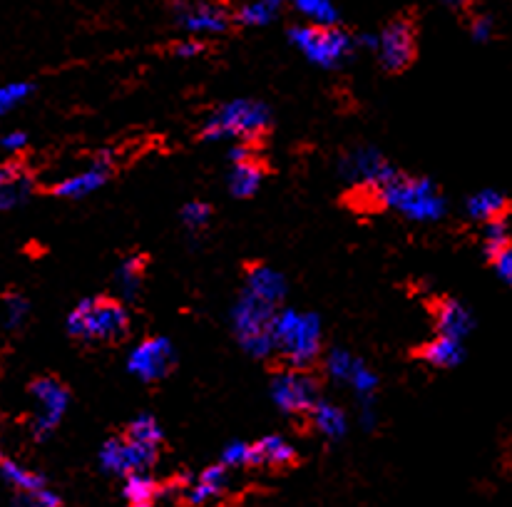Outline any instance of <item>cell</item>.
Segmentation results:
<instances>
[{"instance_id": "1", "label": "cell", "mask_w": 512, "mask_h": 507, "mask_svg": "<svg viewBox=\"0 0 512 507\" xmlns=\"http://www.w3.org/2000/svg\"><path fill=\"white\" fill-rule=\"evenodd\" d=\"M368 197L376 199L378 207L391 209V212L401 214L408 222L418 224L438 222L448 212V202L440 194L438 184L433 179L413 177V174L396 172Z\"/></svg>"}, {"instance_id": "2", "label": "cell", "mask_w": 512, "mask_h": 507, "mask_svg": "<svg viewBox=\"0 0 512 507\" xmlns=\"http://www.w3.org/2000/svg\"><path fill=\"white\" fill-rule=\"evenodd\" d=\"M321 336H324V326H321L319 316L311 311H274L271 341H274V353H279L286 368L309 371L316 358L321 356Z\"/></svg>"}, {"instance_id": "3", "label": "cell", "mask_w": 512, "mask_h": 507, "mask_svg": "<svg viewBox=\"0 0 512 507\" xmlns=\"http://www.w3.org/2000/svg\"><path fill=\"white\" fill-rule=\"evenodd\" d=\"M68 334L85 343H112L130 334V314L125 304L105 296H87L68 314Z\"/></svg>"}, {"instance_id": "4", "label": "cell", "mask_w": 512, "mask_h": 507, "mask_svg": "<svg viewBox=\"0 0 512 507\" xmlns=\"http://www.w3.org/2000/svg\"><path fill=\"white\" fill-rule=\"evenodd\" d=\"M271 127V107L259 100H239L224 102L219 105L212 115L204 120L202 125V140L204 142H219V140H237L249 142L264 137Z\"/></svg>"}, {"instance_id": "5", "label": "cell", "mask_w": 512, "mask_h": 507, "mask_svg": "<svg viewBox=\"0 0 512 507\" xmlns=\"http://www.w3.org/2000/svg\"><path fill=\"white\" fill-rule=\"evenodd\" d=\"M289 40L309 63L324 70H336L353 58L356 40L336 25H294Z\"/></svg>"}, {"instance_id": "6", "label": "cell", "mask_w": 512, "mask_h": 507, "mask_svg": "<svg viewBox=\"0 0 512 507\" xmlns=\"http://www.w3.org/2000/svg\"><path fill=\"white\" fill-rule=\"evenodd\" d=\"M274 306L264 304L249 294L247 289L239 294L232 306V329L239 346L252 358L274 356V341H271V319H274Z\"/></svg>"}, {"instance_id": "7", "label": "cell", "mask_w": 512, "mask_h": 507, "mask_svg": "<svg viewBox=\"0 0 512 507\" xmlns=\"http://www.w3.org/2000/svg\"><path fill=\"white\" fill-rule=\"evenodd\" d=\"M30 398L35 403L33 435L38 440H48L63 423L70 408V388L55 376H40L30 383Z\"/></svg>"}, {"instance_id": "8", "label": "cell", "mask_w": 512, "mask_h": 507, "mask_svg": "<svg viewBox=\"0 0 512 507\" xmlns=\"http://www.w3.org/2000/svg\"><path fill=\"white\" fill-rule=\"evenodd\" d=\"M321 398V386L309 371L286 368L271 378V401L289 416H309Z\"/></svg>"}, {"instance_id": "9", "label": "cell", "mask_w": 512, "mask_h": 507, "mask_svg": "<svg viewBox=\"0 0 512 507\" xmlns=\"http://www.w3.org/2000/svg\"><path fill=\"white\" fill-rule=\"evenodd\" d=\"M341 177L358 189L361 194H373L381 184H386L398 172L376 147H356L339 162Z\"/></svg>"}, {"instance_id": "10", "label": "cell", "mask_w": 512, "mask_h": 507, "mask_svg": "<svg viewBox=\"0 0 512 507\" xmlns=\"http://www.w3.org/2000/svg\"><path fill=\"white\" fill-rule=\"evenodd\" d=\"M416 25L411 18H396L376 35V55L386 73H403L416 60Z\"/></svg>"}, {"instance_id": "11", "label": "cell", "mask_w": 512, "mask_h": 507, "mask_svg": "<svg viewBox=\"0 0 512 507\" xmlns=\"http://www.w3.org/2000/svg\"><path fill=\"white\" fill-rule=\"evenodd\" d=\"M160 448L137 443L130 438H107L100 448V468L105 473L127 478L132 473H147L157 463Z\"/></svg>"}, {"instance_id": "12", "label": "cell", "mask_w": 512, "mask_h": 507, "mask_svg": "<svg viewBox=\"0 0 512 507\" xmlns=\"http://www.w3.org/2000/svg\"><path fill=\"white\" fill-rule=\"evenodd\" d=\"M177 363V348L170 338L152 336L137 343L127 356V371L142 383H157L170 376Z\"/></svg>"}, {"instance_id": "13", "label": "cell", "mask_w": 512, "mask_h": 507, "mask_svg": "<svg viewBox=\"0 0 512 507\" xmlns=\"http://www.w3.org/2000/svg\"><path fill=\"white\" fill-rule=\"evenodd\" d=\"M110 174L112 155L110 152H100L85 169L70 174V177L58 179V182L50 187V192L58 199H85L90 197V194H95L97 189L105 187V184L110 182Z\"/></svg>"}, {"instance_id": "14", "label": "cell", "mask_w": 512, "mask_h": 507, "mask_svg": "<svg viewBox=\"0 0 512 507\" xmlns=\"http://www.w3.org/2000/svg\"><path fill=\"white\" fill-rule=\"evenodd\" d=\"M174 18H177L179 28L192 35H222L227 33L229 23H232V15L219 3H212V0L177 5Z\"/></svg>"}, {"instance_id": "15", "label": "cell", "mask_w": 512, "mask_h": 507, "mask_svg": "<svg viewBox=\"0 0 512 507\" xmlns=\"http://www.w3.org/2000/svg\"><path fill=\"white\" fill-rule=\"evenodd\" d=\"M435 334L455 338V341H465L475 329V316L463 301L458 299H440L433 314Z\"/></svg>"}, {"instance_id": "16", "label": "cell", "mask_w": 512, "mask_h": 507, "mask_svg": "<svg viewBox=\"0 0 512 507\" xmlns=\"http://www.w3.org/2000/svg\"><path fill=\"white\" fill-rule=\"evenodd\" d=\"M247 291L264 301V304L279 309L284 304L286 294H289V284H286V276L276 271L274 266L252 264L247 269Z\"/></svg>"}, {"instance_id": "17", "label": "cell", "mask_w": 512, "mask_h": 507, "mask_svg": "<svg viewBox=\"0 0 512 507\" xmlns=\"http://www.w3.org/2000/svg\"><path fill=\"white\" fill-rule=\"evenodd\" d=\"M30 192H33V177L25 172L20 162L0 165V212H10L25 204Z\"/></svg>"}, {"instance_id": "18", "label": "cell", "mask_w": 512, "mask_h": 507, "mask_svg": "<svg viewBox=\"0 0 512 507\" xmlns=\"http://www.w3.org/2000/svg\"><path fill=\"white\" fill-rule=\"evenodd\" d=\"M227 470L229 468H224L222 463L204 468L202 473H199V478L192 483V488L184 493V503L189 507H204L212 503V500H217L229 485Z\"/></svg>"}, {"instance_id": "19", "label": "cell", "mask_w": 512, "mask_h": 507, "mask_svg": "<svg viewBox=\"0 0 512 507\" xmlns=\"http://www.w3.org/2000/svg\"><path fill=\"white\" fill-rule=\"evenodd\" d=\"M416 356L421 358L428 366L440 368V371H448V368L460 366L465 361V346L463 341H455V338L438 336L435 334L430 341L423 343L416 351Z\"/></svg>"}, {"instance_id": "20", "label": "cell", "mask_w": 512, "mask_h": 507, "mask_svg": "<svg viewBox=\"0 0 512 507\" xmlns=\"http://www.w3.org/2000/svg\"><path fill=\"white\" fill-rule=\"evenodd\" d=\"M254 445V468H274L284 470L299 460L296 448L281 435H266V438L256 440Z\"/></svg>"}, {"instance_id": "21", "label": "cell", "mask_w": 512, "mask_h": 507, "mask_svg": "<svg viewBox=\"0 0 512 507\" xmlns=\"http://www.w3.org/2000/svg\"><path fill=\"white\" fill-rule=\"evenodd\" d=\"M266 177V169L261 165V160L254 155L244 157V160L232 162V172H229V192L234 194L237 199H249L259 192L261 182Z\"/></svg>"}, {"instance_id": "22", "label": "cell", "mask_w": 512, "mask_h": 507, "mask_svg": "<svg viewBox=\"0 0 512 507\" xmlns=\"http://www.w3.org/2000/svg\"><path fill=\"white\" fill-rule=\"evenodd\" d=\"M145 269L147 256L142 254H127L115 269V289L122 301H135L140 296L142 286H145Z\"/></svg>"}, {"instance_id": "23", "label": "cell", "mask_w": 512, "mask_h": 507, "mask_svg": "<svg viewBox=\"0 0 512 507\" xmlns=\"http://www.w3.org/2000/svg\"><path fill=\"white\" fill-rule=\"evenodd\" d=\"M309 418H311V423H314L316 433L324 435L326 440H334L336 443V440L346 438L348 418H346V413L336 406V403L319 398V401H316V406L309 411Z\"/></svg>"}, {"instance_id": "24", "label": "cell", "mask_w": 512, "mask_h": 507, "mask_svg": "<svg viewBox=\"0 0 512 507\" xmlns=\"http://www.w3.org/2000/svg\"><path fill=\"white\" fill-rule=\"evenodd\" d=\"M465 209H468V217L473 219V222L485 224L490 222V219L508 214L510 202L503 192H498V189H480V192H475L473 197L468 199Z\"/></svg>"}, {"instance_id": "25", "label": "cell", "mask_w": 512, "mask_h": 507, "mask_svg": "<svg viewBox=\"0 0 512 507\" xmlns=\"http://www.w3.org/2000/svg\"><path fill=\"white\" fill-rule=\"evenodd\" d=\"M0 478H3L15 493H30V490H40L48 485L45 475L28 470L25 465L15 463V460L10 458H3V455H0Z\"/></svg>"}, {"instance_id": "26", "label": "cell", "mask_w": 512, "mask_h": 507, "mask_svg": "<svg viewBox=\"0 0 512 507\" xmlns=\"http://www.w3.org/2000/svg\"><path fill=\"white\" fill-rule=\"evenodd\" d=\"M483 239H485V256L488 259H493L495 254L503 252V249H510V217L508 214H503V217H495L490 219V222H485V232H483Z\"/></svg>"}, {"instance_id": "27", "label": "cell", "mask_w": 512, "mask_h": 507, "mask_svg": "<svg viewBox=\"0 0 512 507\" xmlns=\"http://www.w3.org/2000/svg\"><path fill=\"white\" fill-rule=\"evenodd\" d=\"M157 493H160V485L147 473L127 475L125 485H122V495L127 498V503H152Z\"/></svg>"}, {"instance_id": "28", "label": "cell", "mask_w": 512, "mask_h": 507, "mask_svg": "<svg viewBox=\"0 0 512 507\" xmlns=\"http://www.w3.org/2000/svg\"><path fill=\"white\" fill-rule=\"evenodd\" d=\"M125 438L137 440V443L152 445V448H160L162 440H165V433H162L160 423H157L155 416H150V413H142V416H137L135 421L127 425Z\"/></svg>"}, {"instance_id": "29", "label": "cell", "mask_w": 512, "mask_h": 507, "mask_svg": "<svg viewBox=\"0 0 512 507\" xmlns=\"http://www.w3.org/2000/svg\"><path fill=\"white\" fill-rule=\"evenodd\" d=\"M291 5L304 18H309L311 25H336V20H339L334 0H291Z\"/></svg>"}, {"instance_id": "30", "label": "cell", "mask_w": 512, "mask_h": 507, "mask_svg": "<svg viewBox=\"0 0 512 507\" xmlns=\"http://www.w3.org/2000/svg\"><path fill=\"white\" fill-rule=\"evenodd\" d=\"M30 316V301L18 291H10L3 299V326L8 331L23 329Z\"/></svg>"}, {"instance_id": "31", "label": "cell", "mask_w": 512, "mask_h": 507, "mask_svg": "<svg viewBox=\"0 0 512 507\" xmlns=\"http://www.w3.org/2000/svg\"><path fill=\"white\" fill-rule=\"evenodd\" d=\"M274 15V5L261 3V0H247L232 20H237L239 25H247V28H264V25H269L274 20Z\"/></svg>"}, {"instance_id": "32", "label": "cell", "mask_w": 512, "mask_h": 507, "mask_svg": "<svg viewBox=\"0 0 512 507\" xmlns=\"http://www.w3.org/2000/svg\"><path fill=\"white\" fill-rule=\"evenodd\" d=\"M348 386L353 388V393H356L358 398H376L381 381H378L376 373L366 366V361L356 358L351 376H348Z\"/></svg>"}, {"instance_id": "33", "label": "cell", "mask_w": 512, "mask_h": 507, "mask_svg": "<svg viewBox=\"0 0 512 507\" xmlns=\"http://www.w3.org/2000/svg\"><path fill=\"white\" fill-rule=\"evenodd\" d=\"M353 363H356V356L346 348H331L326 353V373L329 378H334L336 383H348V376L353 371Z\"/></svg>"}, {"instance_id": "34", "label": "cell", "mask_w": 512, "mask_h": 507, "mask_svg": "<svg viewBox=\"0 0 512 507\" xmlns=\"http://www.w3.org/2000/svg\"><path fill=\"white\" fill-rule=\"evenodd\" d=\"M224 468H254V445L234 440L222 450Z\"/></svg>"}, {"instance_id": "35", "label": "cell", "mask_w": 512, "mask_h": 507, "mask_svg": "<svg viewBox=\"0 0 512 507\" xmlns=\"http://www.w3.org/2000/svg\"><path fill=\"white\" fill-rule=\"evenodd\" d=\"M35 87L30 83H8L0 85V117L8 115L10 110H15L18 105H23L30 95H33Z\"/></svg>"}, {"instance_id": "36", "label": "cell", "mask_w": 512, "mask_h": 507, "mask_svg": "<svg viewBox=\"0 0 512 507\" xmlns=\"http://www.w3.org/2000/svg\"><path fill=\"white\" fill-rule=\"evenodd\" d=\"M212 219V207L207 202H199V199H192L182 207V224L189 229V232H202L204 227Z\"/></svg>"}, {"instance_id": "37", "label": "cell", "mask_w": 512, "mask_h": 507, "mask_svg": "<svg viewBox=\"0 0 512 507\" xmlns=\"http://www.w3.org/2000/svg\"><path fill=\"white\" fill-rule=\"evenodd\" d=\"M13 507H63V498L45 485V488L40 490H30V493L15 495Z\"/></svg>"}, {"instance_id": "38", "label": "cell", "mask_w": 512, "mask_h": 507, "mask_svg": "<svg viewBox=\"0 0 512 507\" xmlns=\"http://www.w3.org/2000/svg\"><path fill=\"white\" fill-rule=\"evenodd\" d=\"M174 58L179 60H192V58H199V55L204 53V43L197 38H189V40H179L177 45L172 48Z\"/></svg>"}, {"instance_id": "39", "label": "cell", "mask_w": 512, "mask_h": 507, "mask_svg": "<svg viewBox=\"0 0 512 507\" xmlns=\"http://www.w3.org/2000/svg\"><path fill=\"white\" fill-rule=\"evenodd\" d=\"M361 403V428L363 430H376L378 425V411H376V398H358Z\"/></svg>"}, {"instance_id": "40", "label": "cell", "mask_w": 512, "mask_h": 507, "mask_svg": "<svg viewBox=\"0 0 512 507\" xmlns=\"http://www.w3.org/2000/svg\"><path fill=\"white\" fill-rule=\"evenodd\" d=\"M493 20L488 18V15H478V18L473 20V25H470V35H473V40H478V43H488L490 38H493Z\"/></svg>"}, {"instance_id": "41", "label": "cell", "mask_w": 512, "mask_h": 507, "mask_svg": "<svg viewBox=\"0 0 512 507\" xmlns=\"http://www.w3.org/2000/svg\"><path fill=\"white\" fill-rule=\"evenodd\" d=\"M490 261H493V266H495V274H498L505 284H510L512 281V249H503V252L495 254Z\"/></svg>"}, {"instance_id": "42", "label": "cell", "mask_w": 512, "mask_h": 507, "mask_svg": "<svg viewBox=\"0 0 512 507\" xmlns=\"http://www.w3.org/2000/svg\"><path fill=\"white\" fill-rule=\"evenodd\" d=\"M25 145H28V135H25L23 130L8 132V135H3V140H0V147H3L5 152H10V155H18L20 150H25Z\"/></svg>"}, {"instance_id": "43", "label": "cell", "mask_w": 512, "mask_h": 507, "mask_svg": "<svg viewBox=\"0 0 512 507\" xmlns=\"http://www.w3.org/2000/svg\"><path fill=\"white\" fill-rule=\"evenodd\" d=\"M440 3H445V5H453V8H458V5H463L465 0H440Z\"/></svg>"}, {"instance_id": "44", "label": "cell", "mask_w": 512, "mask_h": 507, "mask_svg": "<svg viewBox=\"0 0 512 507\" xmlns=\"http://www.w3.org/2000/svg\"><path fill=\"white\" fill-rule=\"evenodd\" d=\"M125 507H152V503H127Z\"/></svg>"}, {"instance_id": "45", "label": "cell", "mask_w": 512, "mask_h": 507, "mask_svg": "<svg viewBox=\"0 0 512 507\" xmlns=\"http://www.w3.org/2000/svg\"><path fill=\"white\" fill-rule=\"evenodd\" d=\"M261 3H269V5H274V8H279L281 0H261Z\"/></svg>"}, {"instance_id": "46", "label": "cell", "mask_w": 512, "mask_h": 507, "mask_svg": "<svg viewBox=\"0 0 512 507\" xmlns=\"http://www.w3.org/2000/svg\"><path fill=\"white\" fill-rule=\"evenodd\" d=\"M187 507H189V505H187Z\"/></svg>"}]
</instances>
